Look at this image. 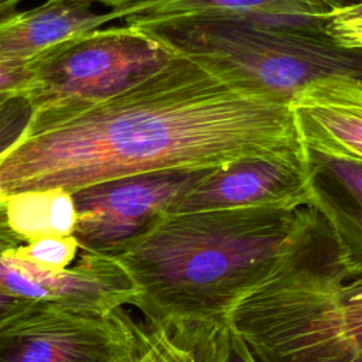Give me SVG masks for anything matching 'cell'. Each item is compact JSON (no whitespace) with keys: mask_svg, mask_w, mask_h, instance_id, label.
Wrapping results in <instances>:
<instances>
[{"mask_svg":"<svg viewBox=\"0 0 362 362\" xmlns=\"http://www.w3.org/2000/svg\"><path fill=\"white\" fill-rule=\"evenodd\" d=\"M307 156L288 98L177 52L113 96L35 107L18 99L0 117L4 195Z\"/></svg>","mask_w":362,"mask_h":362,"instance_id":"obj_1","label":"cell"},{"mask_svg":"<svg viewBox=\"0 0 362 362\" xmlns=\"http://www.w3.org/2000/svg\"><path fill=\"white\" fill-rule=\"evenodd\" d=\"M313 216L311 206L164 212L110 256L132 279V305L144 322L168 329L226 317L269 276Z\"/></svg>","mask_w":362,"mask_h":362,"instance_id":"obj_2","label":"cell"},{"mask_svg":"<svg viewBox=\"0 0 362 362\" xmlns=\"http://www.w3.org/2000/svg\"><path fill=\"white\" fill-rule=\"evenodd\" d=\"M226 318L256 362H362V272L344 266L314 209L293 247Z\"/></svg>","mask_w":362,"mask_h":362,"instance_id":"obj_3","label":"cell"},{"mask_svg":"<svg viewBox=\"0 0 362 362\" xmlns=\"http://www.w3.org/2000/svg\"><path fill=\"white\" fill-rule=\"evenodd\" d=\"M123 21L177 54L288 99L324 76H362V52L341 47L325 28L197 17Z\"/></svg>","mask_w":362,"mask_h":362,"instance_id":"obj_4","label":"cell"},{"mask_svg":"<svg viewBox=\"0 0 362 362\" xmlns=\"http://www.w3.org/2000/svg\"><path fill=\"white\" fill-rule=\"evenodd\" d=\"M174 55L130 24L100 27L40 57L21 99L28 107L100 100L140 83Z\"/></svg>","mask_w":362,"mask_h":362,"instance_id":"obj_5","label":"cell"},{"mask_svg":"<svg viewBox=\"0 0 362 362\" xmlns=\"http://www.w3.org/2000/svg\"><path fill=\"white\" fill-rule=\"evenodd\" d=\"M143 322L109 313L37 303L0 329V362H133Z\"/></svg>","mask_w":362,"mask_h":362,"instance_id":"obj_6","label":"cell"},{"mask_svg":"<svg viewBox=\"0 0 362 362\" xmlns=\"http://www.w3.org/2000/svg\"><path fill=\"white\" fill-rule=\"evenodd\" d=\"M205 171L127 175L74 191L79 252L113 253L167 212Z\"/></svg>","mask_w":362,"mask_h":362,"instance_id":"obj_7","label":"cell"},{"mask_svg":"<svg viewBox=\"0 0 362 362\" xmlns=\"http://www.w3.org/2000/svg\"><path fill=\"white\" fill-rule=\"evenodd\" d=\"M16 247L0 243V290L33 301L109 313L132 305L136 287L110 255L82 253L62 272H52L20 257Z\"/></svg>","mask_w":362,"mask_h":362,"instance_id":"obj_8","label":"cell"},{"mask_svg":"<svg viewBox=\"0 0 362 362\" xmlns=\"http://www.w3.org/2000/svg\"><path fill=\"white\" fill-rule=\"evenodd\" d=\"M307 157H250L205 171L167 212L202 209H297L311 204Z\"/></svg>","mask_w":362,"mask_h":362,"instance_id":"obj_9","label":"cell"},{"mask_svg":"<svg viewBox=\"0 0 362 362\" xmlns=\"http://www.w3.org/2000/svg\"><path fill=\"white\" fill-rule=\"evenodd\" d=\"M307 151L362 163V76L311 81L290 99Z\"/></svg>","mask_w":362,"mask_h":362,"instance_id":"obj_10","label":"cell"},{"mask_svg":"<svg viewBox=\"0 0 362 362\" xmlns=\"http://www.w3.org/2000/svg\"><path fill=\"white\" fill-rule=\"evenodd\" d=\"M136 3L98 13L90 0H45L17 10L0 20V62L35 61L71 38L133 16Z\"/></svg>","mask_w":362,"mask_h":362,"instance_id":"obj_11","label":"cell"},{"mask_svg":"<svg viewBox=\"0 0 362 362\" xmlns=\"http://www.w3.org/2000/svg\"><path fill=\"white\" fill-rule=\"evenodd\" d=\"M311 204L328 223L338 255L351 272H362V163L308 151Z\"/></svg>","mask_w":362,"mask_h":362,"instance_id":"obj_12","label":"cell"},{"mask_svg":"<svg viewBox=\"0 0 362 362\" xmlns=\"http://www.w3.org/2000/svg\"><path fill=\"white\" fill-rule=\"evenodd\" d=\"M329 11L321 0H139L130 17H197L324 28V17Z\"/></svg>","mask_w":362,"mask_h":362,"instance_id":"obj_13","label":"cell"},{"mask_svg":"<svg viewBox=\"0 0 362 362\" xmlns=\"http://www.w3.org/2000/svg\"><path fill=\"white\" fill-rule=\"evenodd\" d=\"M10 229L23 242L44 236H72L78 212L72 192L64 188L28 189L7 195Z\"/></svg>","mask_w":362,"mask_h":362,"instance_id":"obj_14","label":"cell"},{"mask_svg":"<svg viewBox=\"0 0 362 362\" xmlns=\"http://www.w3.org/2000/svg\"><path fill=\"white\" fill-rule=\"evenodd\" d=\"M165 331L187 348L197 362H256L247 344L225 315L181 324Z\"/></svg>","mask_w":362,"mask_h":362,"instance_id":"obj_15","label":"cell"},{"mask_svg":"<svg viewBox=\"0 0 362 362\" xmlns=\"http://www.w3.org/2000/svg\"><path fill=\"white\" fill-rule=\"evenodd\" d=\"M16 255L31 263L52 270L62 272L71 267L79 253V243L72 236H44L31 242H24L14 249Z\"/></svg>","mask_w":362,"mask_h":362,"instance_id":"obj_16","label":"cell"},{"mask_svg":"<svg viewBox=\"0 0 362 362\" xmlns=\"http://www.w3.org/2000/svg\"><path fill=\"white\" fill-rule=\"evenodd\" d=\"M133 362H197L192 354L175 342L161 327L143 322L140 344Z\"/></svg>","mask_w":362,"mask_h":362,"instance_id":"obj_17","label":"cell"},{"mask_svg":"<svg viewBox=\"0 0 362 362\" xmlns=\"http://www.w3.org/2000/svg\"><path fill=\"white\" fill-rule=\"evenodd\" d=\"M324 28L341 47L362 52V1L327 13Z\"/></svg>","mask_w":362,"mask_h":362,"instance_id":"obj_18","label":"cell"},{"mask_svg":"<svg viewBox=\"0 0 362 362\" xmlns=\"http://www.w3.org/2000/svg\"><path fill=\"white\" fill-rule=\"evenodd\" d=\"M35 61L0 62V98H21L31 85Z\"/></svg>","mask_w":362,"mask_h":362,"instance_id":"obj_19","label":"cell"},{"mask_svg":"<svg viewBox=\"0 0 362 362\" xmlns=\"http://www.w3.org/2000/svg\"><path fill=\"white\" fill-rule=\"evenodd\" d=\"M37 303L40 301L27 300L0 290V329L30 311Z\"/></svg>","mask_w":362,"mask_h":362,"instance_id":"obj_20","label":"cell"},{"mask_svg":"<svg viewBox=\"0 0 362 362\" xmlns=\"http://www.w3.org/2000/svg\"><path fill=\"white\" fill-rule=\"evenodd\" d=\"M0 239L11 242V243H24L23 240H20L14 232L10 229L8 226V221H7V195H4L3 192H0Z\"/></svg>","mask_w":362,"mask_h":362,"instance_id":"obj_21","label":"cell"},{"mask_svg":"<svg viewBox=\"0 0 362 362\" xmlns=\"http://www.w3.org/2000/svg\"><path fill=\"white\" fill-rule=\"evenodd\" d=\"M24 0H0V20L16 13L17 7L23 3Z\"/></svg>","mask_w":362,"mask_h":362,"instance_id":"obj_22","label":"cell"},{"mask_svg":"<svg viewBox=\"0 0 362 362\" xmlns=\"http://www.w3.org/2000/svg\"><path fill=\"white\" fill-rule=\"evenodd\" d=\"M93 3H99V4H103V6H107L110 8H120V7H124V6H129L132 3H136L139 0H90Z\"/></svg>","mask_w":362,"mask_h":362,"instance_id":"obj_23","label":"cell"},{"mask_svg":"<svg viewBox=\"0 0 362 362\" xmlns=\"http://www.w3.org/2000/svg\"><path fill=\"white\" fill-rule=\"evenodd\" d=\"M321 1H324L325 4L329 6L331 10H334V8H338V7H344V6L359 3L362 0H321Z\"/></svg>","mask_w":362,"mask_h":362,"instance_id":"obj_24","label":"cell"},{"mask_svg":"<svg viewBox=\"0 0 362 362\" xmlns=\"http://www.w3.org/2000/svg\"><path fill=\"white\" fill-rule=\"evenodd\" d=\"M7 99H10V98H0V110H1V107H3V105L6 103Z\"/></svg>","mask_w":362,"mask_h":362,"instance_id":"obj_25","label":"cell"}]
</instances>
